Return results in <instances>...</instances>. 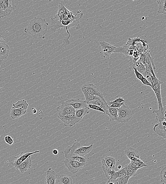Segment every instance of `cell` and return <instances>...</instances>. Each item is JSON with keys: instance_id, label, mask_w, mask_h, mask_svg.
<instances>
[{"instance_id": "42", "label": "cell", "mask_w": 166, "mask_h": 184, "mask_svg": "<svg viewBox=\"0 0 166 184\" xmlns=\"http://www.w3.org/2000/svg\"><path fill=\"white\" fill-rule=\"evenodd\" d=\"M5 141L9 145H11L14 143V140L10 136H7L5 137Z\"/></svg>"}, {"instance_id": "28", "label": "cell", "mask_w": 166, "mask_h": 184, "mask_svg": "<svg viewBox=\"0 0 166 184\" xmlns=\"http://www.w3.org/2000/svg\"><path fill=\"white\" fill-rule=\"evenodd\" d=\"M153 90L155 92L156 98L157 99L158 105V110H162L163 106L162 103V97H161L160 87H159L157 89Z\"/></svg>"}, {"instance_id": "5", "label": "cell", "mask_w": 166, "mask_h": 184, "mask_svg": "<svg viewBox=\"0 0 166 184\" xmlns=\"http://www.w3.org/2000/svg\"><path fill=\"white\" fill-rule=\"evenodd\" d=\"M134 114V110L125 106H122L118 109V116L116 121L120 123L128 122Z\"/></svg>"}, {"instance_id": "37", "label": "cell", "mask_w": 166, "mask_h": 184, "mask_svg": "<svg viewBox=\"0 0 166 184\" xmlns=\"http://www.w3.org/2000/svg\"><path fill=\"white\" fill-rule=\"evenodd\" d=\"M160 181L163 184H166V167L161 170L160 173Z\"/></svg>"}, {"instance_id": "26", "label": "cell", "mask_w": 166, "mask_h": 184, "mask_svg": "<svg viewBox=\"0 0 166 184\" xmlns=\"http://www.w3.org/2000/svg\"><path fill=\"white\" fill-rule=\"evenodd\" d=\"M65 155L66 159L72 160L78 162L87 163V158L84 156H83L73 154H67Z\"/></svg>"}, {"instance_id": "47", "label": "cell", "mask_w": 166, "mask_h": 184, "mask_svg": "<svg viewBox=\"0 0 166 184\" xmlns=\"http://www.w3.org/2000/svg\"><path fill=\"white\" fill-rule=\"evenodd\" d=\"M37 110L35 108H33L32 109V112L34 114H36L37 113Z\"/></svg>"}, {"instance_id": "33", "label": "cell", "mask_w": 166, "mask_h": 184, "mask_svg": "<svg viewBox=\"0 0 166 184\" xmlns=\"http://www.w3.org/2000/svg\"><path fill=\"white\" fill-rule=\"evenodd\" d=\"M159 6L158 13L160 14L165 15L166 10V0H159L157 2Z\"/></svg>"}, {"instance_id": "15", "label": "cell", "mask_w": 166, "mask_h": 184, "mask_svg": "<svg viewBox=\"0 0 166 184\" xmlns=\"http://www.w3.org/2000/svg\"><path fill=\"white\" fill-rule=\"evenodd\" d=\"M82 88L86 89V90L92 95L103 98V94L101 93L98 87L93 84H87L84 85Z\"/></svg>"}, {"instance_id": "48", "label": "cell", "mask_w": 166, "mask_h": 184, "mask_svg": "<svg viewBox=\"0 0 166 184\" xmlns=\"http://www.w3.org/2000/svg\"><path fill=\"white\" fill-rule=\"evenodd\" d=\"M117 167L118 169L120 170L122 168V166L121 165H118Z\"/></svg>"}, {"instance_id": "43", "label": "cell", "mask_w": 166, "mask_h": 184, "mask_svg": "<svg viewBox=\"0 0 166 184\" xmlns=\"http://www.w3.org/2000/svg\"><path fill=\"white\" fill-rule=\"evenodd\" d=\"M2 1L5 4L7 8L8 9H12V10H14V8L11 5L12 0H2Z\"/></svg>"}, {"instance_id": "44", "label": "cell", "mask_w": 166, "mask_h": 184, "mask_svg": "<svg viewBox=\"0 0 166 184\" xmlns=\"http://www.w3.org/2000/svg\"><path fill=\"white\" fill-rule=\"evenodd\" d=\"M125 104L124 102H122L120 103H113V104L111 105L110 106L111 107L117 108H119L120 107Z\"/></svg>"}, {"instance_id": "18", "label": "cell", "mask_w": 166, "mask_h": 184, "mask_svg": "<svg viewBox=\"0 0 166 184\" xmlns=\"http://www.w3.org/2000/svg\"><path fill=\"white\" fill-rule=\"evenodd\" d=\"M65 3L63 1H61L59 3L58 13L54 18L56 20L60 21L62 19L63 16L67 9L65 7Z\"/></svg>"}, {"instance_id": "16", "label": "cell", "mask_w": 166, "mask_h": 184, "mask_svg": "<svg viewBox=\"0 0 166 184\" xmlns=\"http://www.w3.org/2000/svg\"><path fill=\"white\" fill-rule=\"evenodd\" d=\"M30 156L28 157L22 163L19 165L16 169L19 170L21 173L23 174L27 171L28 169L30 168L32 166V160L30 159Z\"/></svg>"}, {"instance_id": "8", "label": "cell", "mask_w": 166, "mask_h": 184, "mask_svg": "<svg viewBox=\"0 0 166 184\" xmlns=\"http://www.w3.org/2000/svg\"><path fill=\"white\" fill-rule=\"evenodd\" d=\"M134 47L131 46H124L121 47H116L113 53H120L124 54L129 60L131 58L135 52Z\"/></svg>"}, {"instance_id": "2", "label": "cell", "mask_w": 166, "mask_h": 184, "mask_svg": "<svg viewBox=\"0 0 166 184\" xmlns=\"http://www.w3.org/2000/svg\"><path fill=\"white\" fill-rule=\"evenodd\" d=\"M48 23L45 19L35 17L31 20L25 32L28 33L35 39L44 38L47 32Z\"/></svg>"}, {"instance_id": "3", "label": "cell", "mask_w": 166, "mask_h": 184, "mask_svg": "<svg viewBox=\"0 0 166 184\" xmlns=\"http://www.w3.org/2000/svg\"><path fill=\"white\" fill-rule=\"evenodd\" d=\"M93 145L89 146H84L79 142L75 141L72 146H69L64 151V154H73L84 156L91 153L93 148Z\"/></svg>"}, {"instance_id": "19", "label": "cell", "mask_w": 166, "mask_h": 184, "mask_svg": "<svg viewBox=\"0 0 166 184\" xmlns=\"http://www.w3.org/2000/svg\"><path fill=\"white\" fill-rule=\"evenodd\" d=\"M118 109L117 108L111 107L109 106L105 112V114L110 117V121H116L118 116Z\"/></svg>"}, {"instance_id": "30", "label": "cell", "mask_w": 166, "mask_h": 184, "mask_svg": "<svg viewBox=\"0 0 166 184\" xmlns=\"http://www.w3.org/2000/svg\"><path fill=\"white\" fill-rule=\"evenodd\" d=\"M107 165L111 170H115V168L116 160L115 158L107 156L104 159Z\"/></svg>"}, {"instance_id": "9", "label": "cell", "mask_w": 166, "mask_h": 184, "mask_svg": "<svg viewBox=\"0 0 166 184\" xmlns=\"http://www.w3.org/2000/svg\"><path fill=\"white\" fill-rule=\"evenodd\" d=\"M159 123L155 125L153 130L158 136L166 139V119L159 120Z\"/></svg>"}, {"instance_id": "22", "label": "cell", "mask_w": 166, "mask_h": 184, "mask_svg": "<svg viewBox=\"0 0 166 184\" xmlns=\"http://www.w3.org/2000/svg\"><path fill=\"white\" fill-rule=\"evenodd\" d=\"M88 103L98 106L105 111V113L108 107L107 102H106L104 98H101L99 100L90 101Z\"/></svg>"}, {"instance_id": "50", "label": "cell", "mask_w": 166, "mask_h": 184, "mask_svg": "<svg viewBox=\"0 0 166 184\" xmlns=\"http://www.w3.org/2000/svg\"><path fill=\"white\" fill-rule=\"evenodd\" d=\"M0 18H1V13H0Z\"/></svg>"}, {"instance_id": "7", "label": "cell", "mask_w": 166, "mask_h": 184, "mask_svg": "<svg viewBox=\"0 0 166 184\" xmlns=\"http://www.w3.org/2000/svg\"><path fill=\"white\" fill-rule=\"evenodd\" d=\"M58 118L63 122V126L66 127H72L81 121L76 117L75 112L69 113L64 116Z\"/></svg>"}, {"instance_id": "21", "label": "cell", "mask_w": 166, "mask_h": 184, "mask_svg": "<svg viewBox=\"0 0 166 184\" xmlns=\"http://www.w3.org/2000/svg\"><path fill=\"white\" fill-rule=\"evenodd\" d=\"M146 66L150 71L154 77H156L154 73V70H155L156 67L154 62V59L149 55L146 59Z\"/></svg>"}, {"instance_id": "29", "label": "cell", "mask_w": 166, "mask_h": 184, "mask_svg": "<svg viewBox=\"0 0 166 184\" xmlns=\"http://www.w3.org/2000/svg\"><path fill=\"white\" fill-rule=\"evenodd\" d=\"M28 104L26 101L24 100H19L13 105L14 108H18L23 110H27Z\"/></svg>"}, {"instance_id": "13", "label": "cell", "mask_w": 166, "mask_h": 184, "mask_svg": "<svg viewBox=\"0 0 166 184\" xmlns=\"http://www.w3.org/2000/svg\"><path fill=\"white\" fill-rule=\"evenodd\" d=\"M57 177L58 175L56 172L51 168H49L47 171L45 183L46 184H55Z\"/></svg>"}, {"instance_id": "17", "label": "cell", "mask_w": 166, "mask_h": 184, "mask_svg": "<svg viewBox=\"0 0 166 184\" xmlns=\"http://www.w3.org/2000/svg\"><path fill=\"white\" fill-rule=\"evenodd\" d=\"M10 51L9 46L6 43L0 42V61L6 59Z\"/></svg>"}, {"instance_id": "38", "label": "cell", "mask_w": 166, "mask_h": 184, "mask_svg": "<svg viewBox=\"0 0 166 184\" xmlns=\"http://www.w3.org/2000/svg\"><path fill=\"white\" fill-rule=\"evenodd\" d=\"M87 107L89 109H91L94 110L99 111L102 112L104 113V114H105V111H104L102 108L99 107L98 106L94 105L91 104H87Z\"/></svg>"}, {"instance_id": "46", "label": "cell", "mask_w": 166, "mask_h": 184, "mask_svg": "<svg viewBox=\"0 0 166 184\" xmlns=\"http://www.w3.org/2000/svg\"><path fill=\"white\" fill-rule=\"evenodd\" d=\"M52 153H53V154L54 155H56L58 154L59 152L58 150H57L55 149L53 150V152H52Z\"/></svg>"}, {"instance_id": "6", "label": "cell", "mask_w": 166, "mask_h": 184, "mask_svg": "<svg viewBox=\"0 0 166 184\" xmlns=\"http://www.w3.org/2000/svg\"><path fill=\"white\" fill-rule=\"evenodd\" d=\"M64 163L69 171L73 174L78 173L80 169L83 168L86 164L85 163L78 162L66 158L64 161Z\"/></svg>"}, {"instance_id": "20", "label": "cell", "mask_w": 166, "mask_h": 184, "mask_svg": "<svg viewBox=\"0 0 166 184\" xmlns=\"http://www.w3.org/2000/svg\"><path fill=\"white\" fill-rule=\"evenodd\" d=\"M27 110H23L12 107L10 113V116L13 119H17L22 115L25 114Z\"/></svg>"}, {"instance_id": "40", "label": "cell", "mask_w": 166, "mask_h": 184, "mask_svg": "<svg viewBox=\"0 0 166 184\" xmlns=\"http://www.w3.org/2000/svg\"><path fill=\"white\" fill-rule=\"evenodd\" d=\"M125 102V100H124V99L122 98H119L116 99V100L114 101H108V102H107L108 106H110L111 105L113 104V103H120L122 102Z\"/></svg>"}, {"instance_id": "34", "label": "cell", "mask_w": 166, "mask_h": 184, "mask_svg": "<svg viewBox=\"0 0 166 184\" xmlns=\"http://www.w3.org/2000/svg\"><path fill=\"white\" fill-rule=\"evenodd\" d=\"M130 177L127 175L123 178H118L111 182L113 184H127Z\"/></svg>"}, {"instance_id": "1", "label": "cell", "mask_w": 166, "mask_h": 184, "mask_svg": "<svg viewBox=\"0 0 166 184\" xmlns=\"http://www.w3.org/2000/svg\"><path fill=\"white\" fill-rule=\"evenodd\" d=\"M76 17L74 19L72 20H62L59 21L55 19L54 18H51V31L55 32L59 28L63 27L66 30L68 36L67 38H66L64 39L63 42L65 44L68 45L70 44L69 39L70 37V34L68 31V29L71 27L74 26L76 27L77 29L80 28L79 25V20L83 15L82 11L77 12Z\"/></svg>"}, {"instance_id": "4", "label": "cell", "mask_w": 166, "mask_h": 184, "mask_svg": "<svg viewBox=\"0 0 166 184\" xmlns=\"http://www.w3.org/2000/svg\"><path fill=\"white\" fill-rule=\"evenodd\" d=\"M58 99V104L71 105L72 106L75 110L87 107V103L85 101L80 100L79 98L69 99L59 96Z\"/></svg>"}, {"instance_id": "35", "label": "cell", "mask_w": 166, "mask_h": 184, "mask_svg": "<svg viewBox=\"0 0 166 184\" xmlns=\"http://www.w3.org/2000/svg\"><path fill=\"white\" fill-rule=\"evenodd\" d=\"M133 67L136 68L138 72L140 73L142 75L145 73L146 66L142 64L138 60L133 66L132 68Z\"/></svg>"}, {"instance_id": "51", "label": "cell", "mask_w": 166, "mask_h": 184, "mask_svg": "<svg viewBox=\"0 0 166 184\" xmlns=\"http://www.w3.org/2000/svg\"></svg>"}, {"instance_id": "12", "label": "cell", "mask_w": 166, "mask_h": 184, "mask_svg": "<svg viewBox=\"0 0 166 184\" xmlns=\"http://www.w3.org/2000/svg\"><path fill=\"white\" fill-rule=\"evenodd\" d=\"M102 51L105 56H108L113 53L116 47L105 41L99 42Z\"/></svg>"}, {"instance_id": "39", "label": "cell", "mask_w": 166, "mask_h": 184, "mask_svg": "<svg viewBox=\"0 0 166 184\" xmlns=\"http://www.w3.org/2000/svg\"><path fill=\"white\" fill-rule=\"evenodd\" d=\"M149 55H150V54L149 51H148L146 54L140 55L138 60L142 64L146 66V59Z\"/></svg>"}, {"instance_id": "45", "label": "cell", "mask_w": 166, "mask_h": 184, "mask_svg": "<svg viewBox=\"0 0 166 184\" xmlns=\"http://www.w3.org/2000/svg\"><path fill=\"white\" fill-rule=\"evenodd\" d=\"M140 81L144 85L152 87L151 84L146 79V78L144 77Z\"/></svg>"}, {"instance_id": "27", "label": "cell", "mask_w": 166, "mask_h": 184, "mask_svg": "<svg viewBox=\"0 0 166 184\" xmlns=\"http://www.w3.org/2000/svg\"><path fill=\"white\" fill-rule=\"evenodd\" d=\"M89 109L88 108H84L75 110V114L76 117L80 120L82 119L85 115L89 113Z\"/></svg>"}, {"instance_id": "32", "label": "cell", "mask_w": 166, "mask_h": 184, "mask_svg": "<svg viewBox=\"0 0 166 184\" xmlns=\"http://www.w3.org/2000/svg\"><path fill=\"white\" fill-rule=\"evenodd\" d=\"M72 179L66 174H63L59 177L58 183L60 184H72Z\"/></svg>"}, {"instance_id": "49", "label": "cell", "mask_w": 166, "mask_h": 184, "mask_svg": "<svg viewBox=\"0 0 166 184\" xmlns=\"http://www.w3.org/2000/svg\"><path fill=\"white\" fill-rule=\"evenodd\" d=\"M48 1L50 2H51L52 1L55 2V1H56V0H48Z\"/></svg>"}, {"instance_id": "14", "label": "cell", "mask_w": 166, "mask_h": 184, "mask_svg": "<svg viewBox=\"0 0 166 184\" xmlns=\"http://www.w3.org/2000/svg\"><path fill=\"white\" fill-rule=\"evenodd\" d=\"M128 166V164L126 165L123 169L119 170V171L117 172L116 171L111 176L110 178L109 179L106 184H112L111 182L115 180L116 178H123V177L126 176L127 175Z\"/></svg>"}, {"instance_id": "11", "label": "cell", "mask_w": 166, "mask_h": 184, "mask_svg": "<svg viewBox=\"0 0 166 184\" xmlns=\"http://www.w3.org/2000/svg\"><path fill=\"white\" fill-rule=\"evenodd\" d=\"M57 110L58 112V117H62L70 113L75 112V110L71 105L58 104Z\"/></svg>"}, {"instance_id": "41", "label": "cell", "mask_w": 166, "mask_h": 184, "mask_svg": "<svg viewBox=\"0 0 166 184\" xmlns=\"http://www.w3.org/2000/svg\"><path fill=\"white\" fill-rule=\"evenodd\" d=\"M134 70L135 75L137 78L141 81V80L144 77L142 75L140 74L138 71L137 70L136 68L134 67H133Z\"/></svg>"}, {"instance_id": "25", "label": "cell", "mask_w": 166, "mask_h": 184, "mask_svg": "<svg viewBox=\"0 0 166 184\" xmlns=\"http://www.w3.org/2000/svg\"><path fill=\"white\" fill-rule=\"evenodd\" d=\"M125 153L130 160L132 157H136L140 158V155L139 153L137 151L132 147H128L125 150Z\"/></svg>"}, {"instance_id": "31", "label": "cell", "mask_w": 166, "mask_h": 184, "mask_svg": "<svg viewBox=\"0 0 166 184\" xmlns=\"http://www.w3.org/2000/svg\"><path fill=\"white\" fill-rule=\"evenodd\" d=\"M163 110H153V113H156V120H159L166 119V106H163Z\"/></svg>"}, {"instance_id": "24", "label": "cell", "mask_w": 166, "mask_h": 184, "mask_svg": "<svg viewBox=\"0 0 166 184\" xmlns=\"http://www.w3.org/2000/svg\"><path fill=\"white\" fill-rule=\"evenodd\" d=\"M101 163L102 164V169L104 172L108 180L111 178V176L116 172L115 170H111L107 165L104 159L102 160Z\"/></svg>"}, {"instance_id": "10", "label": "cell", "mask_w": 166, "mask_h": 184, "mask_svg": "<svg viewBox=\"0 0 166 184\" xmlns=\"http://www.w3.org/2000/svg\"><path fill=\"white\" fill-rule=\"evenodd\" d=\"M39 151L36 150L35 152L30 153H24L23 152L21 153L20 155L17 157H15V161L13 163L11 162V164L16 169L21 163L24 161L30 156L35 154V153H39Z\"/></svg>"}, {"instance_id": "23", "label": "cell", "mask_w": 166, "mask_h": 184, "mask_svg": "<svg viewBox=\"0 0 166 184\" xmlns=\"http://www.w3.org/2000/svg\"><path fill=\"white\" fill-rule=\"evenodd\" d=\"M82 90L85 96V102L87 103H88L90 101H92L99 100V99L101 98H103L99 97L98 96L92 95V94L89 93V92L86 90V89L84 88H82Z\"/></svg>"}, {"instance_id": "36", "label": "cell", "mask_w": 166, "mask_h": 184, "mask_svg": "<svg viewBox=\"0 0 166 184\" xmlns=\"http://www.w3.org/2000/svg\"><path fill=\"white\" fill-rule=\"evenodd\" d=\"M128 164L127 175L129 176L130 178H131L136 174L137 169L135 167L132 166L131 163Z\"/></svg>"}]
</instances>
